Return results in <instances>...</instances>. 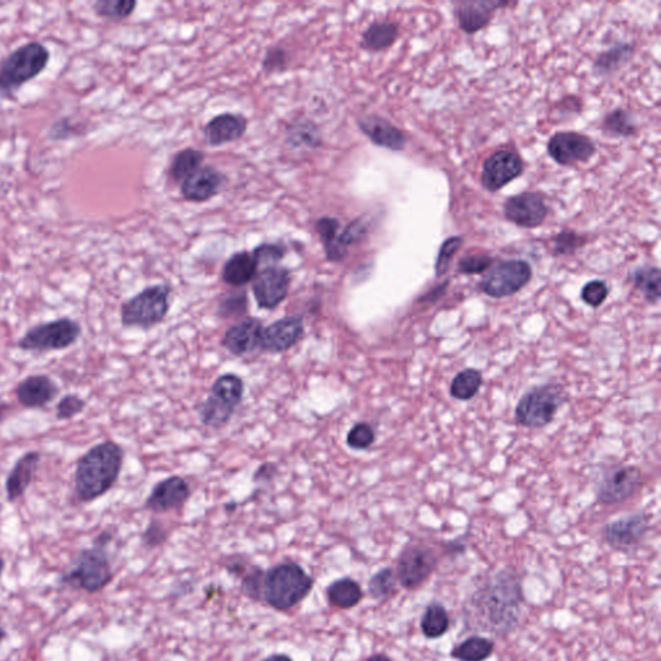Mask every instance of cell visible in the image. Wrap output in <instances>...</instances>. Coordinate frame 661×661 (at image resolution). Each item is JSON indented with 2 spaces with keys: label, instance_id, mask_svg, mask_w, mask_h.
<instances>
[{
  "label": "cell",
  "instance_id": "f35d334b",
  "mask_svg": "<svg viewBox=\"0 0 661 661\" xmlns=\"http://www.w3.org/2000/svg\"><path fill=\"white\" fill-rule=\"evenodd\" d=\"M340 221L335 217H322L316 223V232L322 242L327 260L335 261L336 241L340 233Z\"/></svg>",
  "mask_w": 661,
  "mask_h": 661
},
{
  "label": "cell",
  "instance_id": "681fc988",
  "mask_svg": "<svg viewBox=\"0 0 661 661\" xmlns=\"http://www.w3.org/2000/svg\"><path fill=\"white\" fill-rule=\"evenodd\" d=\"M494 260L488 255H467L458 261L457 270L461 274H481L491 267Z\"/></svg>",
  "mask_w": 661,
  "mask_h": 661
},
{
  "label": "cell",
  "instance_id": "8992f818",
  "mask_svg": "<svg viewBox=\"0 0 661 661\" xmlns=\"http://www.w3.org/2000/svg\"><path fill=\"white\" fill-rule=\"evenodd\" d=\"M171 287L155 285L142 289L121 304V322L124 327L151 329L157 326L170 310Z\"/></svg>",
  "mask_w": 661,
  "mask_h": 661
},
{
  "label": "cell",
  "instance_id": "836d02e7",
  "mask_svg": "<svg viewBox=\"0 0 661 661\" xmlns=\"http://www.w3.org/2000/svg\"><path fill=\"white\" fill-rule=\"evenodd\" d=\"M369 226V221L366 218L358 217L351 221L342 232L339 233L338 241H336L335 261L333 263H340V261L344 260L346 254H348V248L367 236Z\"/></svg>",
  "mask_w": 661,
  "mask_h": 661
},
{
  "label": "cell",
  "instance_id": "ab89813d",
  "mask_svg": "<svg viewBox=\"0 0 661 661\" xmlns=\"http://www.w3.org/2000/svg\"><path fill=\"white\" fill-rule=\"evenodd\" d=\"M635 285L641 292L644 293L645 298L650 302H657L660 299V270L657 268H644L635 271Z\"/></svg>",
  "mask_w": 661,
  "mask_h": 661
},
{
  "label": "cell",
  "instance_id": "484cf974",
  "mask_svg": "<svg viewBox=\"0 0 661 661\" xmlns=\"http://www.w3.org/2000/svg\"><path fill=\"white\" fill-rule=\"evenodd\" d=\"M363 589L354 579L344 576L326 588V598L330 607L338 610H351L363 600Z\"/></svg>",
  "mask_w": 661,
  "mask_h": 661
},
{
  "label": "cell",
  "instance_id": "1f68e13d",
  "mask_svg": "<svg viewBox=\"0 0 661 661\" xmlns=\"http://www.w3.org/2000/svg\"><path fill=\"white\" fill-rule=\"evenodd\" d=\"M205 161L204 152L196 151V149H184L174 155L171 162L168 176L173 183H183L188 179L190 174L194 173L198 168L202 167Z\"/></svg>",
  "mask_w": 661,
  "mask_h": 661
},
{
  "label": "cell",
  "instance_id": "52a82bcc",
  "mask_svg": "<svg viewBox=\"0 0 661 661\" xmlns=\"http://www.w3.org/2000/svg\"><path fill=\"white\" fill-rule=\"evenodd\" d=\"M82 335V326L71 318H58L49 322L37 324L18 340L17 348L33 353L60 351L70 348Z\"/></svg>",
  "mask_w": 661,
  "mask_h": 661
},
{
  "label": "cell",
  "instance_id": "f907efd6",
  "mask_svg": "<svg viewBox=\"0 0 661 661\" xmlns=\"http://www.w3.org/2000/svg\"><path fill=\"white\" fill-rule=\"evenodd\" d=\"M289 65V53L282 47H271L265 53L263 68L268 74L279 73Z\"/></svg>",
  "mask_w": 661,
  "mask_h": 661
},
{
  "label": "cell",
  "instance_id": "e575fe53",
  "mask_svg": "<svg viewBox=\"0 0 661 661\" xmlns=\"http://www.w3.org/2000/svg\"><path fill=\"white\" fill-rule=\"evenodd\" d=\"M397 576L391 567H383L376 573H373L369 580V594L373 600H391L397 594Z\"/></svg>",
  "mask_w": 661,
  "mask_h": 661
},
{
  "label": "cell",
  "instance_id": "7402d4cb",
  "mask_svg": "<svg viewBox=\"0 0 661 661\" xmlns=\"http://www.w3.org/2000/svg\"><path fill=\"white\" fill-rule=\"evenodd\" d=\"M40 458H42L40 452L29 451L16 461L14 467L5 478V494H7L8 503H16L30 488L38 472Z\"/></svg>",
  "mask_w": 661,
  "mask_h": 661
},
{
  "label": "cell",
  "instance_id": "91938a15",
  "mask_svg": "<svg viewBox=\"0 0 661 661\" xmlns=\"http://www.w3.org/2000/svg\"><path fill=\"white\" fill-rule=\"evenodd\" d=\"M5 560H3L2 557H0V578H2L3 572H5Z\"/></svg>",
  "mask_w": 661,
  "mask_h": 661
},
{
  "label": "cell",
  "instance_id": "9c48e42d",
  "mask_svg": "<svg viewBox=\"0 0 661 661\" xmlns=\"http://www.w3.org/2000/svg\"><path fill=\"white\" fill-rule=\"evenodd\" d=\"M531 277V267L526 261H504L488 271L481 282V289L489 298H507L520 291Z\"/></svg>",
  "mask_w": 661,
  "mask_h": 661
},
{
  "label": "cell",
  "instance_id": "c3c4849f",
  "mask_svg": "<svg viewBox=\"0 0 661 661\" xmlns=\"http://www.w3.org/2000/svg\"><path fill=\"white\" fill-rule=\"evenodd\" d=\"M461 245H463V239H461L460 236H452V238L447 239V241L442 245L435 263L436 277H442L447 273L452 257H454L455 254L460 249Z\"/></svg>",
  "mask_w": 661,
  "mask_h": 661
},
{
  "label": "cell",
  "instance_id": "277c9868",
  "mask_svg": "<svg viewBox=\"0 0 661 661\" xmlns=\"http://www.w3.org/2000/svg\"><path fill=\"white\" fill-rule=\"evenodd\" d=\"M48 48L39 42L18 47L0 62V96L11 98L25 83L36 79L48 65Z\"/></svg>",
  "mask_w": 661,
  "mask_h": 661
},
{
  "label": "cell",
  "instance_id": "b9f144b4",
  "mask_svg": "<svg viewBox=\"0 0 661 661\" xmlns=\"http://www.w3.org/2000/svg\"><path fill=\"white\" fill-rule=\"evenodd\" d=\"M603 128L611 135L631 136L635 132L632 115L624 110H615L604 118Z\"/></svg>",
  "mask_w": 661,
  "mask_h": 661
},
{
  "label": "cell",
  "instance_id": "e0dca14e",
  "mask_svg": "<svg viewBox=\"0 0 661 661\" xmlns=\"http://www.w3.org/2000/svg\"><path fill=\"white\" fill-rule=\"evenodd\" d=\"M190 498L189 483L173 476L158 482L145 501V509L152 513H167L181 509Z\"/></svg>",
  "mask_w": 661,
  "mask_h": 661
},
{
  "label": "cell",
  "instance_id": "f1b7e54d",
  "mask_svg": "<svg viewBox=\"0 0 661 661\" xmlns=\"http://www.w3.org/2000/svg\"><path fill=\"white\" fill-rule=\"evenodd\" d=\"M420 628L428 639L444 637L450 629V616L441 602H430L421 616Z\"/></svg>",
  "mask_w": 661,
  "mask_h": 661
},
{
  "label": "cell",
  "instance_id": "8fae6325",
  "mask_svg": "<svg viewBox=\"0 0 661 661\" xmlns=\"http://www.w3.org/2000/svg\"><path fill=\"white\" fill-rule=\"evenodd\" d=\"M436 557L430 548L413 545L402 551L398 558L397 582L408 591L420 588L435 572Z\"/></svg>",
  "mask_w": 661,
  "mask_h": 661
},
{
  "label": "cell",
  "instance_id": "60d3db41",
  "mask_svg": "<svg viewBox=\"0 0 661 661\" xmlns=\"http://www.w3.org/2000/svg\"><path fill=\"white\" fill-rule=\"evenodd\" d=\"M264 570L260 566H251L242 573L241 592L248 600L260 602L263 598Z\"/></svg>",
  "mask_w": 661,
  "mask_h": 661
},
{
  "label": "cell",
  "instance_id": "d590c367",
  "mask_svg": "<svg viewBox=\"0 0 661 661\" xmlns=\"http://www.w3.org/2000/svg\"><path fill=\"white\" fill-rule=\"evenodd\" d=\"M479 371L467 369L461 371L451 383V395L458 401H469L478 393L482 385Z\"/></svg>",
  "mask_w": 661,
  "mask_h": 661
},
{
  "label": "cell",
  "instance_id": "816d5d0a",
  "mask_svg": "<svg viewBox=\"0 0 661 661\" xmlns=\"http://www.w3.org/2000/svg\"><path fill=\"white\" fill-rule=\"evenodd\" d=\"M607 296H609V289H607L606 283L602 282V280L589 282L582 291V301L593 308H598L603 304Z\"/></svg>",
  "mask_w": 661,
  "mask_h": 661
},
{
  "label": "cell",
  "instance_id": "603a6c76",
  "mask_svg": "<svg viewBox=\"0 0 661 661\" xmlns=\"http://www.w3.org/2000/svg\"><path fill=\"white\" fill-rule=\"evenodd\" d=\"M358 127L379 148L401 152L406 146L404 132L379 115H364L358 120Z\"/></svg>",
  "mask_w": 661,
  "mask_h": 661
},
{
  "label": "cell",
  "instance_id": "ba28073f",
  "mask_svg": "<svg viewBox=\"0 0 661 661\" xmlns=\"http://www.w3.org/2000/svg\"><path fill=\"white\" fill-rule=\"evenodd\" d=\"M566 395L557 385L532 389L523 395L517 406V423L527 428H542L554 419Z\"/></svg>",
  "mask_w": 661,
  "mask_h": 661
},
{
  "label": "cell",
  "instance_id": "f6af8a7d",
  "mask_svg": "<svg viewBox=\"0 0 661 661\" xmlns=\"http://www.w3.org/2000/svg\"><path fill=\"white\" fill-rule=\"evenodd\" d=\"M86 406L87 401L80 395L73 394V393L65 394L56 406V419L60 421L74 419L78 414L83 413Z\"/></svg>",
  "mask_w": 661,
  "mask_h": 661
},
{
  "label": "cell",
  "instance_id": "d6a6232c",
  "mask_svg": "<svg viewBox=\"0 0 661 661\" xmlns=\"http://www.w3.org/2000/svg\"><path fill=\"white\" fill-rule=\"evenodd\" d=\"M243 393H245V383L241 377L234 373H226L218 377L211 389L212 395L223 399L236 408L242 404Z\"/></svg>",
  "mask_w": 661,
  "mask_h": 661
},
{
  "label": "cell",
  "instance_id": "83f0119b",
  "mask_svg": "<svg viewBox=\"0 0 661 661\" xmlns=\"http://www.w3.org/2000/svg\"><path fill=\"white\" fill-rule=\"evenodd\" d=\"M236 408L226 404L223 399L208 395L205 402L198 406L199 419L208 428L220 429L232 419Z\"/></svg>",
  "mask_w": 661,
  "mask_h": 661
},
{
  "label": "cell",
  "instance_id": "30bf717a",
  "mask_svg": "<svg viewBox=\"0 0 661 661\" xmlns=\"http://www.w3.org/2000/svg\"><path fill=\"white\" fill-rule=\"evenodd\" d=\"M291 280L289 270L279 264L258 268L252 280V292L258 308L265 310L278 308L289 295Z\"/></svg>",
  "mask_w": 661,
  "mask_h": 661
},
{
  "label": "cell",
  "instance_id": "7c38bea8",
  "mask_svg": "<svg viewBox=\"0 0 661 661\" xmlns=\"http://www.w3.org/2000/svg\"><path fill=\"white\" fill-rule=\"evenodd\" d=\"M523 173V162L516 152H496L483 164V188L494 193L503 189Z\"/></svg>",
  "mask_w": 661,
  "mask_h": 661
},
{
  "label": "cell",
  "instance_id": "db71d44e",
  "mask_svg": "<svg viewBox=\"0 0 661 661\" xmlns=\"http://www.w3.org/2000/svg\"><path fill=\"white\" fill-rule=\"evenodd\" d=\"M584 243V236L573 232H562L554 238V252L556 255H572Z\"/></svg>",
  "mask_w": 661,
  "mask_h": 661
},
{
  "label": "cell",
  "instance_id": "4316f807",
  "mask_svg": "<svg viewBox=\"0 0 661 661\" xmlns=\"http://www.w3.org/2000/svg\"><path fill=\"white\" fill-rule=\"evenodd\" d=\"M257 269V263L252 252L241 251L234 254L226 261L221 277L226 285L243 287L254 280Z\"/></svg>",
  "mask_w": 661,
  "mask_h": 661
},
{
  "label": "cell",
  "instance_id": "6f0895ef",
  "mask_svg": "<svg viewBox=\"0 0 661 661\" xmlns=\"http://www.w3.org/2000/svg\"><path fill=\"white\" fill-rule=\"evenodd\" d=\"M364 661H392V659L388 656V655L379 653L371 655V656L367 657V659Z\"/></svg>",
  "mask_w": 661,
  "mask_h": 661
},
{
  "label": "cell",
  "instance_id": "7dc6e473",
  "mask_svg": "<svg viewBox=\"0 0 661 661\" xmlns=\"http://www.w3.org/2000/svg\"><path fill=\"white\" fill-rule=\"evenodd\" d=\"M285 247L276 245V243H264L252 251L258 268L279 264L285 257Z\"/></svg>",
  "mask_w": 661,
  "mask_h": 661
},
{
  "label": "cell",
  "instance_id": "5b68a950",
  "mask_svg": "<svg viewBox=\"0 0 661 661\" xmlns=\"http://www.w3.org/2000/svg\"><path fill=\"white\" fill-rule=\"evenodd\" d=\"M114 579L113 567L105 548L83 549L73 566L61 576V582L89 594L99 593Z\"/></svg>",
  "mask_w": 661,
  "mask_h": 661
},
{
  "label": "cell",
  "instance_id": "680465c9",
  "mask_svg": "<svg viewBox=\"0 0 661 661\" xmlns=\"http://www.w3.org/2000/svg\"><path fill=\"white\" fill-rule=\"evenodd\" d=\"M7 638V632L5 631V628H2L0 626V644H2L5 639Z\"/></svg>",
  "mask_w": 661,
  "mask_h": 661
},
{
  "label": "cell",
  "instance_id": "9f6ffc18",
  "mask_svg": "<svg viewBox=\"0 0 661 661\" xmlns=\"http://www.w3.org/2000/svg\"><path fill=\"white\" fill-rule=\"evenodd\" d=\"M261 661H293V659L289 656V655L278 653L271 654L269 656L265 657V659Z\"/></svg>",
  "mask_w": 661,
  "mask_h": 661
},
{
  "label": "cell",
  "instance_id": "f5cc1de1",
  "mask_svg": "<svg viewBox=\"0 0 661 661\" xmlns=\"http://www.w3.org/2000/svg\"><path fill=\"white\" fill-rule=\"evenodd\" d=\"M168 539V530L159 520H152L143 531L142 541L143 547L154 549L163 545Z\"/></svg>",
  "mask_w": 661,
  "mask_h": 661
},
{
  "label": "cell",
  "instance_id": "9a60e30c",
  "mask_svg": "<svg viewBox=\"0 0 661 661\" xmlns=\"http://www.w3.org/2000/svg\"><path fill=\"white\" fill-rule=\"evenodd\" d=\"M641 485V472L635 467L610 470L600 482L597 498L602 504H619L635 494Z\"/></svg>",
  "mask_w": 661,
  "mask_h": 661
},
{
  "label": "cell",
  "instance_id": "6da1fadb",
  "mask_svg": "<svg viewBox=\"0 0 661 661\" xmlns=\"http://www.w3.org/2000/svg\"><path fill=\"white\" fill-rule=\"evenodd\" d=\"M124 450L114 441H104L90 447L78 460L74 488L78 500L89 504L108 494L120 478Z\"/></svg>",
  "mask_w": 661,
  "mask_h": 661
},
{
  "label": "cell",
  "instance_id": "4dcf8cb0",
  "mask_svg": "<svg viewBox=\"0 0 661 661\" xmlns=\"http://www.w3.org/2000/svg\"><path fill=\"white\" fill-rule=\"evenodd\" d=\"M494 650L495 644L491 639L470 635L452 648L451 657L460 661H485L491 656Z\"/></svg>",
  "mask_w": 661,
  "mask_h": 661
},
{
  "label": "cell",
  "instance_id": "ffe728a7",
  "mask_svg": "<svg viewBox=\"0 0 661 661\" xmlns=\"http://www.w3.org/2000/svg\"><path fill=\"white\" fill-rule=\"evenodd\" d=\"M263 330V323L257 318H245L226 330L221 344L230 354L242 357L260 346Z\"/></svg>",
  "mask_w": 661,
  "mask_h": 661
},
{
  "label": "cell",
  "instance_id": "bcb514c9",
  "mask_svg": "<svg viewBox=\"0 0 661 661\" xmlns=\"http://www.w3.org/2000/svg\"><path fill=\"white\" fill-rule=\"evenodd\" d=\"M247 293L246 291L229 293L218 305V314L224 318L241 316L247 310Z\"/></svg>",
  "mask_w": 661,
  "mask_h": 661
},
{
  "label": "cell",
  "instance_id": "ee69618b",
  "mask_svg": "<svg viewBox=\"0 0 661 661\" xmlns=\"http://www.w3.org/2000/svg\"><path fill=\"white\" fill-rule=\"evenodd\" d=\"M375 442V430L367 423L355 424L346 435V444L353 450H367Z\"/></svg>",
  "mask_w": 661,
  "mask_h": 661
},
{
  "label": "cell",
  "instance_id": "ac0fdd59",
  "mask_svg": "<svg viewBox=\"0 0 661 661\" xmlns=\"http://www.w3.org/2000/svg\"><path fill=\"white\" fill-rule=\"evenodd\" d=\"M226 174L211 165H202L181 183V194L186 201L202 204L210 201L220 193L226 184Z\"/></svg>",
  "mask_w": 661,
  "mask_h": 661
},
{
  "label": "cell",
  "instance_id": "8d00e7d4",
  "mask_svg": "<svg viewBox=\"0 0 661 661\" xmlns=\"http://www.w3.org/2000/svg\"><path fill=\"white\" fill-rule=\"evenodd\" d=\"M287 142L292 143L295 148L301 146H309V148H317L322 143V137L318 131L316 124L309 121H296L289 128V136Z\"/></svg>",
  "mask_w": 661,
  "mask_h": 661
},
{
  "label": "cell",
  "instance_id": "cb8c5ba5",
  "mask_svg": "<svg viewBox=\"0 0 661 661\" xmlns=\"http://www.w3.org/2000/svg\"><path fill=\"white\" fill-rule=\"evenodd\" d=\"M248 121L241 114L224 113L212 118L204 128L205 142L221 146L238 142L247 131Z\"/></svg>",
  "mask_w": 661,
  "mask_h": 661
},
{
  "label": "cell",
  "instance_id": "d4e9b609",
  "mask_svg": "<svg viewBox=\"0 0 661 661\" xmlns=\"http://www.w3.org/2000/svg\"><path fill=\"white\" fill-rule=\"evenodd\" d=\"M505 5H508V3L483 2V0L458 3L456 7L458 25L461 30L467 34L477 33L489 23L496 9Z\"/></svg>",
  "mask_w": 661,
  "mask_h": 661
},
{
  "label": "cell",
  "instance_id": "11a10c76",
  "mask_svg": "<svg viewBox=\"0 0 661 661\" xmlns=\"http://www.w3.org/2000/svg\"><path fill=\"white\" fill-rule=\"evenodd\" d=\"M113 532L105 530V531L100 532V534L96 536L95 541H93V545H95V547L106 549V547L110 544L111 540H113Z\"/></svg>",
  "mask_w": 661,
  "mask_h": 661
},
{
  "label": "cell",
  "instance_id": "2e32d148",
  "mask_svg": "<svg viewBox=\"0 0 661 661\" xmlns=\"http://www.w3.org/2000/svg\"><path fill=\"white\" fill-rule=\"evenodd\" d=\"M548 152L558 164L572 165L593 157L595 146L589 137L580 133L560 132L549 140Z\"/></svg>",
  "mask_w": 661,
  "mask_h": 661
},
{
  "label": "cell",
  "instance_id": "d6986e66",
  "mask_svg": "<svg viewBox=\"0 0 661 661\" xmlns=\"http://www.w3.org/2000/svg\"><path fill=\"white\" fill-rule=\"evenodd\" d=\"M58 393H60V386L52 377L42 375V373L25 377L23 382L18 383V385L16 386L15 391L18 404L25 408H31V410L48 406L58 397Z\"/></svg>",
  "mask_w": 661,
  "mask_h": 661
},
{
  "label": "cell",
  "instance_id": "f546056e",
  "mask_svg": "<svg viewBox=\"0 0 661 661\" xmlns=\"http://www.w3.org/2000/svg\"><path fill=\"white\" fill-rule=\"evenodd\" d=\"M397 24L375 23L367 27L362 36L361 47L366 51L379 52L394 45L398 39Z\"/></svg>",
  "mask_w": 661,
  "mask_h": 661
},
{
  "label": "cell",
  "instance_id": "7a4b0ae2",
  "mask_svg": "<svg viewBox=\"0 0 661 661\" xmlns=\"http://www.w3.org/2000/svg\"><path fill=\"white\" fill-rule=\"evenodd\" d=\"M522 586L516 575L498 573L489 584L473 594L479 626L491 633H507L519 622Z\"/></svg>",
  "mask_w": 661,
  "mask_h": 661
},
{
  "label": "cell",
  "instance_id": "7bdbcfd3",
  "mask_svg": "<svg viewBox=\"0 0 661 661\" xmlns=\"http://www.w3.org/2000/svg\"><path fill=\"white\" fill-rule=\"evenodd\" d=\"M631 55V46H617L615 48L610 49V51L602 53L595 61V70L600 71V73H609L611 70H615L620 67V62L628 60Z\"/></svg>",
  "mask_w": 661,
  "mask_h": 661
},
{
  "label": "cell",
  "instance_id": "74e56055",
  "mask_svg": "<svg viewBox=\"0 0 661 661\" xmlns=\"http://www.w3.org/2000/svg\"><path fill=\"white\" fill-rule=\"evenodd\" d=\"M93 11L99 17L106 20H126L135 12V0H99L93 3Z\"/></svg>",
  "mask_w": 661,
  "mask_h": 661
},
{
  "label": "cell",
  "instance_id": "4fadbf2b",
  "mask_svg": "<svg viewBox=\"0 0 661 661\" xmlns=\"http://www.w3.org/2000/svg\"><path fill=\"white\" fill-rule=\"evenodd\" d=\"M504 215L510 223L520 227H538L548 216V205L539 193H522L511 196L504 204Z\"/></svg>",
  "mask_w": 661,
  "mask_h": 661
},
{
  "label": "cell",
  "instance_id": "44dd1931",
  "mask_svg": "<svg viewBox=\"0 0 661 661\" xmlns=\"http://www.w3.org/2000/svg\"><path fill=\"white\" fill-rule=\"evenodd\" d=\"M648 523L644 514H633L614 520L604 529V539L611 547L619 551H628L646 534Z\"/></svg>",
  "mask_w": 661,
  "mask_h": 661
},
{
  "label": "cell",
  "instance_id": "3957f363",
  "mask_svg": "<svg viewBox=\"0 0 661 661\" xmlns=\"http://www.w3.org/2000/svg\"><path fill=\"white\" fill-rule=\"evenodd\" d=\"M313 586V576L301 564L283 561L265 572L261 602L278 613H287L307 600Z\"/></svg>",
  "mask_w": 661,
  "mask_h": 661
},
{
  "label": "cell",
  "instance_id": "5bb4252c",
  "mask_svg": "<svg viewBox=\"0 0 661 661\" xmlns=\"http://www.w3.org/2000/svg\"><path fill=\"white\" fill-rule=\"evenodd\" d=\"M304 330V320L301 317L282 318L265 327L258 348L267 353H285L300 341Z\"/></svg>",
  "mask_w": 661,
  "mask_h": 661
}]
</instances>
